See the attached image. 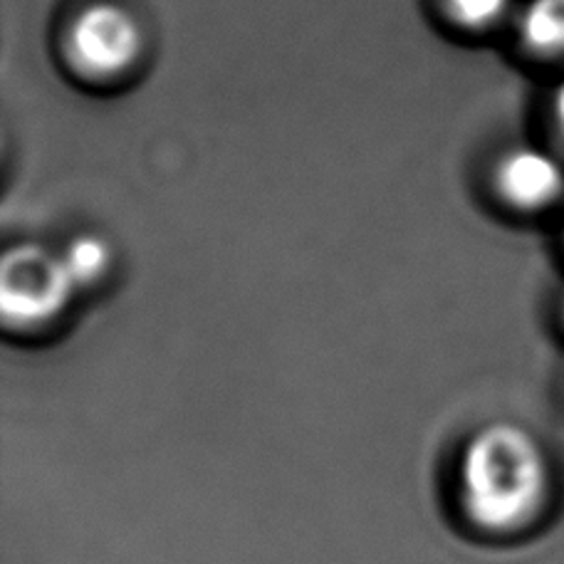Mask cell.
<instances>
[{"label":"cell","mask_w":564,"mask_h":564,"mask_svg":"<svg viewBox=\"0 0 564 564\" xmlns=\"http://www.w3.org/2000/svg\"><path fill=\"white\" fill-rule=\"evenodd\" d=\"M456 486L460 512L473 528L512 535L532 525L547 506L550 458L528 429L488 423L463 446Z\"/></svg>","instance_id":"cell-1"},{"label":"cell","mask_w":564,"mask_h":564,"mask_svg":"<svg viewBox=\"0 0 564 564\" xmlns=\"http://www.w3.org/2000/svg\"><path fill=\"white\" fill-rule=\"evenodd\" d=\"M75 292L63 256L43 246L10 248L0 265V312L13 332L50 327L67 310Z\"/></svg>","instance_id":"cell-2"},{"label":"cell","mask_w":564,"mask_h":564,"mask_svg":"<svg viewBox=\"0 0 564 564\" xmlns=\"http://www.w3.org/2000/svg\"><path fill=\"white\" fill-rule=\"evenodd\" d=\"M141 28L129 10L95 3L79 13L67 30V55L85 75L109 77L124 73L141 55Z\"/></svg>","instance_id":"cell-3"},{"label":"cell","mask_w":564,"mask_h":564,"mask_svg":"<svg viewBox=\"0 0 564 564\" xmlns=\"http://www.w3.org/2000/svg\"><path fill=\"white\" fill-rule=\"evenodd\" d=\"M496 184L510 206L525 210L542 208L562 196L564 166L545 149H512L500 159Z\"/></svg>","instance_id":"cell-4"},{"label":"cell","mask_w":564,"mask_h":564,"mask_svg":"<svg viewBox=\"0 0 564 564\" xmlns=\"http://www.w3.org/2000/svg\"><path fill=\"white\" fill-rule=\"evenodd\" d=\"M520 33L538 55H564V0H530Z\"/></svg>","instance_id":"cell-5"},{"label":"cell","mask_w":564,"mask_h":564,"mask_svg":"<svg viewBox=\"0 0 564 564\" xmlns=\"http://www.w3.org/2000/svg\"><path fill=\"white\" fill-rule=\"evenodd\" d=\"M109 260H112L109 246L97 236L75 238L63 253V263L77 290L93 285V282L102 278L109 268Z\"/></svg>","instance_id":"cell-6"},{"label":"cell","mask_w":564,"mask_h":564,"mask_svg":"<svg viewBox=\"0 0 564 564\" xmlns=\"http://www.w3.org/2000/svg\"><path fill=\"white\" fill-rule=\"evenodd\" d=\"M453 18L466 28H486L506 13L508 0H448Z\"/></svg>","instance_id":"cell-7"},{"label":"cell","mask_w":564,"mask_h":564,"mask_svg":"<svg viewBox=\"0 0 564 564\" xmlns=\"http://www.w3.org/2000/svg\"><path fill=\"white\" fill-rule=\"evenodd\" d=\"M555 119H557V127H560V132L564 137V77L555 89Z\"/></svg>","instance_id":"cell-8"}]
</instances>
